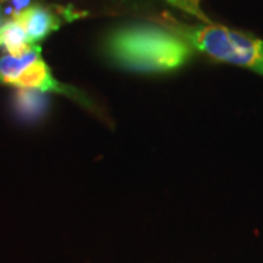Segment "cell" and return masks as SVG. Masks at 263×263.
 Returning a JSON list of instances; mask_svg holds the SVG:
<instances>
[{
	"label": "cell",
	"instance_id": "obj_1",
	"mask_svg": "<svg viewBox=\"0 0 263 263\" xmlns=\"http://www.w3.org/2000/svg\"><path fill=\"white\" fill-rule=\"evenodd\" d=\"M104 53L126 70L165 73L186 65L193 57V47L162 25L127 24L107 34Z\"/></svg>",
	"mask_w": 263,
	"mask_h": 263
},
{
	"label": "cell",
	"instance_id": "obj_2",
	"mask_svg": "<svg viewBox=\"0 0 263 263\" xmlns=\"http://www.w3.org/2000/svg\"><path fill=\"white\" fill-rule=\"evenodd\" d=\"M160 25L216 62L240 66L263 76V41L259 38L212 22L189 25L167 15L160 19Z\"/></svg>",
	"mask_w": 263,
	"mask_h": 263
},
{
	"label": "cell",
	"instance_id": "obj_3",
	"mask_svg": "<svg viewBox=\"0 0 263 263\" xmlns=\"http://www.w3.org/2000/svg\"><path fill=\"white\" fill-rule=\"evenodd\" d=\"M10 86L21 88V89H34L40 92H56V94L66 95L70 97L73 100H78L81 104L88 105L92 108V105H89V101L84 97L81 91H78L75 88H72L70 85H65L59 82L54 76L51 75V70L48 65L43 60V57L37 59L32 65H29L21 75L13 81V84Z\"/></svg>",
	"mask_w": 263,
	"mask_h": 263
},
{
	"label": "cell",
	"instance_id": "obj_4",
	"mask_svg": "<svg viewBox=\"0 0 263 263\" xmlns=\"http://www.w3.org/2000/svg\"><path fill=\"white\" fill-rule=\"evenodd\" d=\"M12 19L18 21L22 25L32 46L57 31L62 24V18L57 13L40 5H32L27 9L12 13Z\"/></svg>",
	"mask_w": 263,
	"mask_h": 263
},
{
	"label": "cell",
	"instance_id": "obj_5",
	"mask_svg": "<svg viewBox=\"0 0 263 263\" xmlns=\"http://www.w3.org/2000/svg\"><path fill=\"white\" fill-rule=\"evenodd\" d=\"M50 100L47 94L34 89L16 88L12 95V108L21 122L35 123L41 120L48 111Z\"/></svg>",
	"mask_w": 263,
	"mask_h": 263
},
{
	"label": "cell",
	"instance_id": "obj_6",
	"mask_svg": "<svg viewBox=\"0 0 263 263\" xmlns=\"http://www.w3.org/2000/svg\"><path fill=\"white\" fill-rule=\"evenodd\" d=\"M41 57V47L35 44L22 56L5 54L0 57V84L12 85L29 65Z\"/></svg>",
	"mask_w": 263,
	"mask_h": 263
},
{
	"label": "cell",
	"instance_id": "obj_7",
	"mask_svg": "<svg viewBox=\"0 0 263 263\" xmlns=\"http://www.w3.org/2000/svg\"><path fill=\"white\" fill-rule=\"evenodd\" d=\"M0 47L5 48L10 56H22L32 47V44L22 25L10 18L0 25Z\"/></svg>",
	"mask_w": 263,
	"mask_h": 263
},
{
	"label": "cell",
	"instance_id": "obj_8",
	"mask_svg": "<svg viewBox=\"0 0 263 263\" xmlns=\"http://www.w3.org/2000/svg\"><path fill=\"white\" fill-rule=\"evenodd\" d=\"M167 2L181 12H186L190 16L199 19L202 24H211L209 16L202 9L200 0H167Z\"/></svg>",
	"mask_w": 263,
	"mask_h": 263
},
{
	"label": "cell",
	"instance_id": "obj_9",
	"mask_svg": "<svg viewBox=\"0 0 263 263\" xmlns=\"http://www.w3.org/2000/svg\"><path fill=\"white\" fill-rule=\"evenodd\" d=\"M29 2L31 0H12V5H13V12L12 13H16V12H21V10L29 8Z\"/></svg>",
	"mask_w": 263,
	"mask_h": 263
},
{
	"label": "cell",
	"instance_id": "obj_10",
	"mask_svg": "<svg viewBox=\"0 0 263 263\" xmlns=\"http://www.w3.org/2000/svg\"><path fill=\"white\" fill-rule=\"evenodd\" d=\"M0 22H2V13H0Z\"/></svg>",
	"mask_w": 263,
	"mask_h": 263
},
{
	"label": "cell",
	"instance_id": "obj_11",
	"mask_svg": "<svg viewBox=\"0 0 263 263\" xmlns=\"http://www.w3.org/2000/svg\"><path fill=\"white\" fill-rule=\"evenodd\" d=\"M0 2H2V0H0Z\"/></svg>",
	"mask_w": 263,
	"mask_h": 263
}]
</instances>
